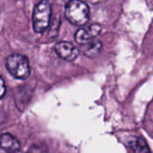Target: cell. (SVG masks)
Wrapping results in <instances>:
<instances>
[{
	"instance_id": "cell-5",
	"label": "cell",
	"mask_w": 153,
	"mask_h": 153,
	"mask_svg": "<svg viewBox=\"0 0 153 153\" xmlns=\"http://www.w3.org/2000/svg\"><path fill=\"white\" fill-rule=\"evenodd\" d=\"M101 31V26L98 23H93L86 28H81L75 33V41L80 45H84L91 41Z\"/></svg>"
},
{
	"instance_id": "cell-2",
	"label": "cell",
	"mask_w": 153,
	"mask_h": 153,
	"mask_svg": "<svg viewBox=\"0 0 153 153\" xmlns=\"http://www.w3.org/2000/svg\"><path fill=\"white\" fill-rule=\"evenodd\" d=\"M65 17L74 25H84L90 18V9L82 0H70L65 10Z\"/></svg>"
},
{
	"instance_id": "cell-1",
	"label": "cell",
	"mask_w": 153,
	"mask_h": 153,
	"mask_svg": "<svg viewBox=\"0 0 153 153\" xmlns=\"http://www.w3.org/2000/svg\"><path fill=\"white\" fill-rule=\"evenodd\" d=\"M51 13L52 7L49 0H41L36 4L32 14V24L35 32L42 33L48 28Z\"/></svg>"
},
{
	"instance_id": "cell-4",
	"label": "cell",
	"mask_w": 153,
	"mask_h": 153,
	"mask_svg": "<svg viewBox=\"0 0 153 153\" xmlns=\"http://www.w3.org/2000/svg\"><path fill=\"white\" fill-rule=\"evenodd\" d=\"M56 55L65 61H74L79 55V49L72 43L67 41H60L54 47Z\"/></svg>"
},
{
	"instance_id": "cell-3",
	"label": "cell",
	"mask_w": 153,
	"mask_h": 153,
	"mask_svg": "<svg viewBox=\"0 0 153 153\" xmlns=\"http://www.w3.org/2000/svg\"><path fill=\"white\" fill-rule=\"evenodd\" d=\"M8 72L16 79L24 80L29 77L30 68L28 58L21 54H12L6 58L5 63Z\"/></svg>"
},
{
	"instance_id": "cell-7",
	"label": "cell",
	"mask_w": 153,
	"mask_h": 153,
	"mask_svg": "<svg viewBox=\"0 0 153 153\" xmlns=\"http://www.w3.org/2000/svg\"><path fill=\"white\" fill-rule=\"evenodd\" d=\"M101 48H102V44L100 41L91 40L84 45H82V51L85 56L93 57L100 53Z\"/></svg>"
},
{
	"instance_id": "cell-10",
	"label": "cell",
	"mask_w": 153,
	"mask_h": 153,
	"mask_svg": "<svg viewBox=\"0 0 153 153\" xmlns=\"http://www.w3.org/2000/svg\"><path fill=\"white\" fill-rule=\"evenodd\" d=\"M27 153H46V152L43 151L42 147H39V146H32Z\"/></svg>"
},
{
	"instance_id": "cell-6",
	"label": "cell",
	"mask_w": 153,
	"mask_h": 153,
	"mask_svg": "<svg viewBox=\"0 0 153 153\" xmlns=\"http://www.w3.org/2000/svg\"><path fill=\"white\" fill-rule=\"evenodd\" d=\"M21 149L20 142L10 134L0 136V153H16Z\"/></svg>"
},
{
	"instance_id": "cell-9",
	"label": "cell",
	"mask_w": 153,
	"mask_h": 153,
	"mask_svg": "<svg viewBox=\"0 0 153 153\" xmlns=\"http://www.w3.org/2000/svg\"><path fill=\"white\" fill-rule=\"evenodd\" d=\"M5 91H6V88H5L4 82L3 78L0 76V100L4 97V95L5 93Z\"/></svg>"
},
{
	"instance_id": "cell-8",
	"label": "cell",
	"mask_w": 153,
	"mask_h": 153,
	"mask_svg": "<svg viewBox=\"0 0 153 153\" xmlns=\"http://www.w3.org/2000/svg\"><path fill=\"white\" fill-rule=\"evenodd\" d=\"M129 145L134 153H150L147 143L141 137H133L130 139Z\"/></svg>"
}]
</instances>
